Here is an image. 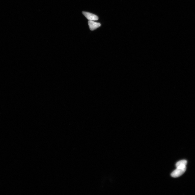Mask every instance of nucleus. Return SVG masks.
<instances>
[{"label": "nucleus", "instance_id": "1", "mask_svg": "<svg viewBox=\"0 0 195 195\" xmlns=\"http://www.w3.org/2000/svg\"><path fill=\"white\" fill-rule=\"evenodd\" d=\"M177 168L171 174V176L174 178L181 176L185 171L187 168L176 167Z\"/></svg>", "mask_w": 195, "mask_h": 195}, {"label": "nucleus", "instance_id": "2", "mask_svg": "<svg viewBox=\"0 0 195 195\" xmlns=\"http://www.w3.org/2000/svg\"><path fill=\"white\" fill-rule=\"evenodd\" d=\"M82 13L83 15L89 20L96 21L98 19V17L94 14L85 11H83Z\"/></svg>", "mask_w": 195, "mask_h": 195}, {"label": "nucleus", "instance_id": "3", "mask_svg": "<svg viewBox=\"0 0 195 195\" xmlns=\"http://www.w3.org/2000/svg\"><path fill=\"white\" fill-rule=\"evenodd\" d=\"M88 24L90 30L93 31L100 27L101 26L100 23L94 22L92 20H89Z\"/></svg>", "mask_w": 195, "mask_h": 195}, {"label": "nucleus", "instance_id": "4", "mask_svg": "<svg viewBox=\"0 0 195 195\" xmlns=\"http://www.w3.org/2000/svg\"><path fill=\"white\" fill-rule=\"evenodd\" d=\"M187 163V161L186 160H181L177 163L176 167H177L180 166H186Z\"/></svg>", "mask_w": 195, "mask_h": 195}]
</instances>
